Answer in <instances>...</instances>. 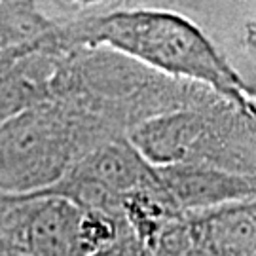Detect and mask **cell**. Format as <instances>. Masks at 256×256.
Instances as JSON below:
<instances>
[{"label": "cell", "instance_id": "12", "mask_svg": "<svg viewBox=\"0 0 256 256\" xmlns=\"http://www.w3.org/2000/svg\"><path fill=\"white\" fill-rule=\"evenodd\" d=\"M0 256H8V254H6V252H0Z\"/></svg>", "mask_w": 256, "mask_h": 256}, {"label": "cell", "instance_id": "1", "mask_svg": "<svg viewBox=\"0 0 256 256\" xmlns=\"http://www.w3.org/2000/svg\"><path fill=\"white\" fill-rule=\"evenodd\" d=\"M61 19L68 50L104 48L176 82L232 97L241 80L202 28L169 10L118 8Z\"/></svg>", "mask_w": 256, "mask_h": 256}, {"label": "cell", "instance_id": "8", "mask_svg": "<svg viewBox=\"0 0 256 256\" xmlns=\"http://www.w3.org/2000/svg\"><path fill=\"white\" fill-rule=\"evenodd\" d=\"M200 256H256V202L182 216Z\"/></svg>", "mask_w": 256, "mask_h": 256}, {"label": "cell", "instance_id": "9", "mask_svg": "<svg viewBox=\"0 0 256 256\" xmlns=\"http://www.w3.org/2000/svg\"><path fill=\"white\" fill-rule=\"evenodd\" d=\"M152 256H200L194 247V241L184 218L173 222L158 238L152 248Z\"/></svg>", "mask_w": 256, "mask_h": 256}, {"label": "cell", "instance_id": "6", "mask_svg": "<svg viewBox=\"0 0 256 256\" xmlns=\"http://www.w3.org/2000/svg\"><path fill=\"white\" fill-rule=\"evenodd\" d=\"M160 184L180 216L226 205L256 202V174L209 164H178L156 169Z\"/></svg>", "mask_w": 256, "mask_h": 256}, {"label": "cell", "instance_id": "4", "mask_svg": "<svg viewBox=\"0 0 256 256\" xmlns=\"http://www.w3.org/2000/svg\"><path fill=\"white\" fill-rule=\"evenodd\" d=\"M158 182L156 169L124 137L90 150L42 194L64 198L84 210H101L120 218V207L129 196Z\"/></svg>", "mask_w": 256, "mask_h": 256}, {"label": "cell", "instance_id": "5", "mask_svg": "<svg viewBox=\"0 0 256 256\" xmlns=\"http://www.w3.org/2000/svg\"><path fill=\"white\" fill-rule=\"evenodd\" d=\"M84 210L59 196H16L0 224L8 256H93L84 239Z\"/></svg>", "mask_w": 256, "mask_h": 256}, {"label": "cell", "instance_id": "10", "mask_svg": "<svg viewBox=\"0 0 256 256\" xmlns=\"http://www.w3.org/2000/svg\"><path fill=\"white\" fill-rule=\"evenodd\" d=\"M93 256H152V248L142 245L138 239L131 236L129 230H126L124 236L112 247L104 248V250H101V252H97V254Z\"/></svg>", "mask_w": 256, "mask_h": 256}, {"label": "cell", "instance_id": "2", "mask_svg": "<svg viewBox=\"0 0 256 256\" xmlns=\"http://www.w3.org/2000/svg\"><path fill=\"white\" fill-rule=\"evenodd\" d=\"M114 140L82 112L48 101L0 124V194L36 196L59 182L82 156Z\"/></svg>", "mask_w": 256, "mask_h": 256}, {"label": "cell", "instance_id": "7", "mask_svg": "<svg viewBox=\"0 0 256 256\" xmlns=\"http://www.w3.org/2000/svg\"><path fill=\"white\" fill-rule=\"evenodd\" d=\"M66 54L61 48H42L0 55V124L52 99L54 80Z\"/></svg>", "mask_w": 256, "mask_h": 256}, {"label": "cell", "instance_id": "3", "mask_svg": "<svg viewBox=\"0 0 256 256\" xmlns=\"http://www.w3.org/2000/svg\"><path fill=\"white\" fill-rule=\"evenodd\" d=\"M129 144L154 169L178 164H209L241 173L232 158H241L230 140L232 129L216 122L205 104L176 108L140 122L128 133Z\"/></svg>", "mask_w": 256, "mask_h": 256}, {"label": "cell", "instance_id": "11", "mask_svg": "<svg viewBox=\"0 0 256 256\" xmlns=\"http://www.w3.org/2000/svg\"><path fill=\"white\" fill-rule=\"evenodd\" d=\"M14 198H16V196H6V194H0V224H2V220H4V216H6L8 209L12 207Z\"/></svg>", "mask_w": 256, "mask_h": 256}]
</instances>
